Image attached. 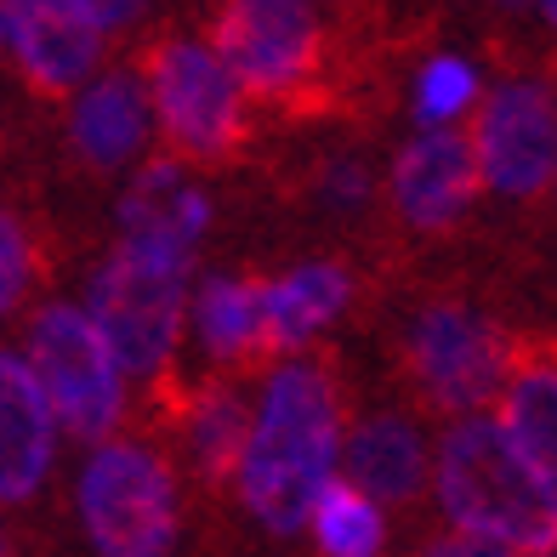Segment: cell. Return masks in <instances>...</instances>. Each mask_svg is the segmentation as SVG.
Wrapping results in <instances>:
<instances>
[{
    "mask_svg": "<svg viewBox=\"0 0 557 557\" xmlns=\"http://www.w3.org/2000/svg\"><path fill=\"white\" fill-rule=\"evenodd\" d=\"M183 278H188L183 257H165V250H148L132 239L97 268L86 319L109 342L120 375H154L171 359L176 331H183Z\"/></svg>",
    "mask_w": 557,
    "mask_h": 557,
    "instance_id": "3",
    "label": "cell"
},
{
    "mask_svg": "<svg viewBox=\"0 0 557 557\" xmlns=\"http://www.w3.org/2000/svg\"><path fill=\"white\" fill-rule=\"evenodd\" d=\"M199 336L216 359H234L257 336V290L239 285V278H211L199 290Z\"/></svg>",
    "mask_w": 557,
    "mask_h": 557,
    "instance_id": "19",
    "label": "cell"
},
{
    "mask_svg": "<svg viewBox=\"0 0 557 557\" xmlns=\"http://www.w3.org/2000/svg\"><path fill=\"white\" fill-rule=\"evenodd\" d=\"M308 512L319 529V546L331 557H382V512H375V500L359 484L324 478Z\"/></svg>",
    "mask_w": 557,
    "mask_h": 557,
    "instance_id": "18",
    "label": "cell"
},
{
    "mask_svg": "<svg viewBox=\"0 0 557 557\" xmlns=\"http://www.w3.org/2000/svg\"><path fill=\"white\" fill-rule=\"evenodd\" d=\"M245 433H250V416L234 393H211L206 404L194 410V461L206 472H234L239 467V449H245Z\"/></svg>",
    "mask_w": 557,
    "mask_h": 557,
    "instance_id": "20",
    "label": "cell"
},
{
    "mask_svg": "<svg viewBox=\"0 0 557 557\" xmlns=\"http://www.w3.org/2000/svg\"><path fill=\"white\" fill-rule=\"evenodd\" d=\"M319 52V23L308 0H227L216 17V58L239 86L278 91Z\"/></svg>",
    "mask_w": 557,
    "mask_h": 557,
    "instance_id": "7",
    "label": "cell"
},
{
    "mask_svg": "<svg viewBox=\"0 0 557 557\" xmlns=\"http://www.w3.org/2000/svg\"><path fill=\"white\" fill-rule=\"evenodd\" d=\"M557 382H552V370H529L523 382L506 393V416H500V433L506 444L518 449V461L546 478L552 484V472H557Z\"/></svg>",
    "mask_w": 557,
    "mask_h": 557,
    "instance_id": "17",
    "label": "cell"
},
{
    "mask_svg": "<svg viewBox=\"0 0 557 557\" xmlns=\"http://www.w3.org/2000/svg\"><path fill=\"white\" fill-rule=\"evenodd\" d=\"M331 188H336V199H359V194H364V176L352 171V165H342V171L331 176Z\"/></svg>",
    "mask_w": 557,
    "mask_h": 557,
    "instance_id": "25",
    "label": "cell"
},
{
    "mask_svg": "<svg viewBox=\"0 0 557 557\" xmlns=\"http://www.w3.org/2000/svg\"><path fill=\"white\" fill-rule=\"evenodd\" d=\"M0 557H7V541H0Z\"/></svg>",
    "mask_w": 557,
    "mask_h": 557,
    "instance_id": "28",
    "label": "cell"
},
{
    "mask_svg": "<svg viewBox=\"0 0 557 557\" xmlns=\"http://www.w3.org/2000/svg\"><path fill=\"white\" fill-rule=\"evenodd\" d=\"M478 171L490 176L500 194L529 199L552 183L557 165V125H552V97L541 86H500L490 97L484 120H478Z\"/></svg>",
    "mask_w": 557,
    "mask_h": 557,
    "instance_id": "8",
    "label": "cell"
},
{
    "mask_svg": "<svg viewBox=\"0 0 557 557\" xmlns=\"http://www.w3.org/2000/svg\"><path fill=\"white\" fill-rule=\"evenodd\" d=\"M416 375L421 387L433 393L444 410H478L500 393V375H506V352L495 342L490 324H478L472 313H455V308H433L416 319Z\"/></svg>",
    "mask_w": 557,
    "mask_h": 557,
    "instance_id": "9",
    "label": "cell"
},
{
    "mask_svg": "<svg viewBox=\"0 0 557 557\" xmlns=\"http://www.w3.org/2000/svg\"><path fill=\"white\" fill-rule=\"evenodd\" d=\"M472 188H478V154L455 132L416 137L393 165V199L416 227H449L472 206Z\"/></svg>",
    "mask_w": 557,
    "mask_h": 557,
    "instance_id": "12",
    "label": "cell"
},
{
    "mask_svg": "<svg viewBox=\"0 0 557 557\" xmlns=\"http://www.w3.org/2000/svg\"><path fill=\"white\" fill-rule=\"evenodd\" d=\"M347 472L370 500H416L426 484V444L404 416H375L352 433Z\"/></svg>",
    "mask_w": 557,
    "mask_h": 557,
    "instance_id": "14",
    "label": "cell"
},
{
    "mask_svg": "<svg viewBox=\"0 0 557 557\" xmlns=\"http://www.w3.org/2000/svg\"><path fill=\"white\" fill-rule=\"evenodd\" d=\"M500 7H529V0H500Z\"/></svg>",
    "mask_w": 557,
    "mask_h": 557,
    "instance_id": "27",
    "label": "cell"
},
{
    "mask_svg": "<svg viewBox=\"0 0 557 557\" xmlns=\"http://www.w3.org/2000/svg\"><path fill=\"white\" fill-rule=\"evenodd\" d=\"M472 91H478L472 69H467L461 58H438V63H426V69H421L416 114H421L426 125H444V120H455V114L472 103Z\"/></svg>",
    "mask_w": 557,
    "mask_h": 557,
    "instance_id": "21",
    "label": "cell"
},
{
    "mask_svg": "<svg viewBox=\"0 0 557 557\" xmlns=\"http://www.w3.org/2000/svg\"><path fill=\"white\" fill-rule=\"evenodd\" d=\"M347 273L342 268H301L278 285L257 290V336L273 342V347H296L308 342L313 331H324L342 301H347Z\"/></svg>",
    "mask_w": 557,
    "mask_h": 557,
    "instance_id": "15",
    "label": "cell"
},
{
    "mask_svg": "<svg viewBox=\"0 0 557 557\" xmlns=\"http://www.w3.org/2000/svg\"><path fill=\"white\" fill-rule=\"evenodd\" d=\"M86 535L103 557H165L176 541L171 472L137 444L97 449L81 478Z\"/></svg>",
    "mask_w": 557,
    "mask_h": 557,
    "instance_id": "4",
    "label": "cell"
},
{
    "mask_svg": "<svg viewBox=\"0 0 557 557\" xmlns=\"http://www.w3.org/2000/svg\"><path fill=\"white\" fill-rule=\"evenodd\" d=\"M29 370L40 375L52 416L81 438L120 421V364L81 308H46L29 331Z\"/></svg>",
    "mask_w": 557,
    "mask_h": 557,
    "instance_id": "5",
    "label": "cell"
},
{
    "mask_svg": "<svg viewBox=\"0 0 557 557\" xmlns=\"http://www.w3.org/2000/svg\"><path fill=\"white\" fill-rule=\"evenodd\" d=\"M148 137V97L137 81H97L81 103H74V143L91 165H120L132 160Z\"/></svg>",
    "mask_w": 557,
    "mask_h": 557,
    "instance_id": "16",
    "label": "cell"
},
{
    "mask_svg": "<svg viewBox=\"0 0 557 557\" xmlns=\"http://www.w3.org/2000/svg\"><path fill=\"white\" fill-rule=\"evenodd\" d=\"M154 103L188 160H222L239 137V81L211 46H165L154 58Z\"/></svg>",
    "mask_w": 557,
    "mask_h": 557,
    "instance_id": "6",
    "label": "cell"
},
{
    "mask_svg": "<svg viewBox=\"0 0 557 557\" xmlns=\"http://www.w3.org/2000/svg\"><path fill=\"white\" fill-rule=\"evenodd\" d=\"M535 7H541V12H546V17H552V0H535Z\"/></svg>",
    "mask_w": 557,
    "mask_h": 557,
    "instance_id": "26",
    "label": "cell"
},
{
    "mask_svg": "<svg viewBox=\"0 0 557 557\" xmlns=\"http://www.w3.org/2000/svg\"><path fill=\"white\" fill-rule=\"evenodd\" d=\"M336 449H342L336 393L324 382V370L313 364L278 370L262 398V416L239 449V490L250 512L278 535L301 529L319 484L336 472Z\"/></svg>",
    "mask_w": 557,
    "mask_h": 557,
    "instance_id": "1",
    "label": "cell"
},
{
    "mask_svg": "<svg viewBox=\"0 0 557 557\" xmlns=\"http://www.w3.org/2000/svg\"><path fill=\"white\" fill-rule=\"evenodd\" d=\"M426 557H512V546H500V541H484V535H449V541H433L426 546Z\"/></svg>",
    "mask_w": 557,
    "mask_h": 557,
    "instance_id": "23",
    "label": "cell"
},
{
    "mask_svg": "<svg viewBox=\"0 0 557 557\" xmlns=\"http://www.w3.org/2000/svg\"><path fill=\"white\" fill-rule=\"evenodd\" d=\"M0 29L12 35V52L23 58L29 81L46 91L86 81L97 63V46H103V29L74 0H7Z\"/></svg>",
    "mask_w": 557,
    "mask_h": 557,
    "instance_id": "10",
    "label": "cell"
},
{
    "mask_svg": "<svg viewBox=\"0 0 557 557\" xmlns=\"http://www.w3.org/2000/svg\"><path fill=\"white\" fill-rule=\"evenodd\" d=\"M74 7H81L97 29H120V23H132L137 17V7L143 0H74Z\"/></svg>",
    "mask_w": 557,
    "mask_h": 557,
    "instance_id": "24",
    "label": "cell"
},
{
    "mask_svg": "<svg viewBox=\"0 0 557 557\" xmlns=\"http://www.w3.org/2000/svg\"><path fill=\"white\" fill-rule=\"evenodd\" d=\"M58 449V416L29 359L0 352V500H29Z\"/></svg>",
    "mask_w": 557,
    "mask_h": 557,
    "instance_id": "11",
    "label": "cell"
},
{
    "mask_svg": "<svg viewBox=\"0 0 557 557\" xmlns=\"http://www.w3.org/2000/svg\"><path fill=\"white\" fill-rule=\"evenodd\" d=\"M211 222V199L199 194L176 165H148L125 199V239L194 262V245Z\"/></svg>",
    "mask_w": 557,
    "mask_h": 557,
    "instance_id": "13",
    "label": "cell"
},
{
    "mask_svg": "<svg viewBox=\"0 0 557 557\" xmlns=\"http://www.w3.org/2000/svg\"><path fill=\"white\" fill-rule=\"evenodd\" d=\"M438 495L455 529L500 541L523 557H552V541H557L552 484L518 461L500 421L467 410V421L449 426V438L438 449Z\"/></svg>",
    "mask_w": 557,
    "mask_h": 557,
    "instance_id": "2",
    "label": "cell"
},
{
    "mask_svg": "<svg viewBox=\"0 0 557 557\" xmlns=\"http://www.w3.org/2000/svg\"><path fill=\"white\" fill-rule=\"evenodd\" d=\"M23 290H29V245H23L17 222L0 211V319L17 308Z\"/></svg>",
    "mask_w": 557,
    "mask_h": 557,
    "instance_id": "22",
    "label": "cell"
}]
</instances>
